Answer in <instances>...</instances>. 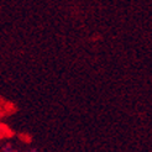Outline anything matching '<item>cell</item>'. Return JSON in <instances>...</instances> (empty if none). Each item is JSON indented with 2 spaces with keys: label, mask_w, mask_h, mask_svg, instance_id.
Segmentation results:
<instances>
[{
  "label": "cell",
  "mask_w": 152,
  "mask_h": 152,
  "mask_svg": "<svg viewBox=\"0 0 152 152\" xmlns=\"http://www.w3.org/2000/svg\"><path fill=\"white\" fill-rule=\"evenodd\" d=\"M31 152H36V151H31Z\"/></svg>",
  "instance_id": "obj_2"
},
{
  "label": "cell",
  "mask_w": 152,
  "mask_h": 152,
  "mask_svg": "<svg viewBox=\"0 0 152 152\" xmlns=\"http://www.w3.org/2000/svg\"><path fill=\"white\" fill-rule=\"evenodd\" d=\"M3 152H16V151H15L14 148H11L10 146H5V147L3 148Z\"/></svg>",
  "instance_id": "obj_1"
}]
</instances>
